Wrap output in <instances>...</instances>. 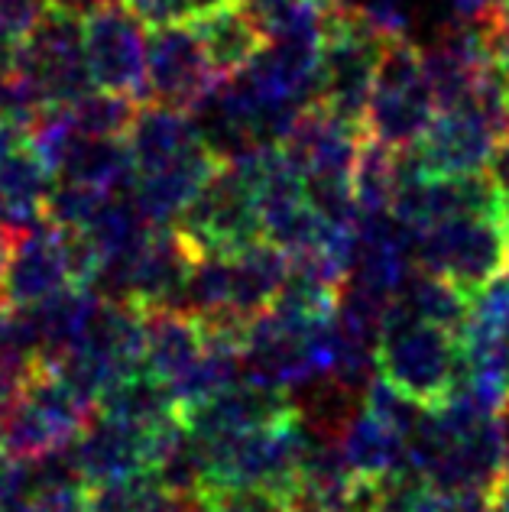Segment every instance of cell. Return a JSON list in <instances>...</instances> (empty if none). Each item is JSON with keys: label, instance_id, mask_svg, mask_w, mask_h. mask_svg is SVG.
<instances>
[{"label": "cell", "instance_id": "30bf717a", "mask_svg": "<svg viewBox=\"0 0 509 512\" xmlns=\"http://www.w3.org/2000/svg\"><path fill=\"white\" fill-rule=\"evenodd\" d=\"M503 127L474 101L441 107L409 150L422 175H477L487 172Z\"/></svg>", "mask_w": 509, "mask_h": 512}, {"label": "cell", "instance_id": "d6a6232c", "mask_svg": "<svg viewBox=\"0 0 509 512\" xmlns=\"http://www.w3.org/2000/svg\"><path fill=\"white\" fill-rule=\"evenodd\" d=\"M46 7L49 0H0V33L17 43Z\"/></svg>", "mask_w": 509, "mask_h": 512}, {"label": "cell", "instance_id": "2e32d148", "mask_svg": "<svg viewBox=\"0 0 509 512\" xmlns=\"http://www.w3.org/2000/svg\"><path fill=\"white\" fill-rule=\"evenodd\" d=\"M338 451L347 470L357 480L383 483L393 477H406V438L393 425H386L373 412L360 406L354 415H344L334 431Z\"/></svg>", "mask_w": 509, "mask_h": 512}, {"label": "cell", "instance_id": "5b68a950", "mask_svg": "<svg viewBox=\"0 0 509 512\" xmlns=\"http://www.w3.org/2000/svg\"><path fill=\"white\" fill-rule=\"evenodd\" d=\"M17 69L43 107L72 104L91 88L82 46V13L49 4L13 46Z\"/></svg>", "mask_w": 509, "mask_h": 512}, {"label": "cell", "instance_id": "484cf974", "mask_svg": "<svg viewBox=\"0 0 509 512\" xmlns=\"http://www.w3.org/2000/svg\"><path fill=\"white\" fill-rule=\"evenodd\" d=\"M85 503L91 512H182L189 500L172 496L150 470H140V474L85 487Z\"/></svg>", "mask_w": 509, "mask_h": 512}, {"label": "cell", "instance_id": "cb8c5ba5", "mask_svg": "<svg viewBox=\"0 0 509 512\" xmlns=\"http://www.w3.org/2000/svg\"><path fill=\"white\" fill-rule=\"evenodd\" d=\"M399 175H403V150H393V146L364 133L351 169V195L357 211L360 214L390 211Z\"/></svg>", "mask_w": 509, "mask_h": 512}, {"label": "cell", "instance_id": "8992f818", "mask_svg": "<svg viewBox=\"0 0 509 512\" xmlns=\"http://www.w3.org/2000/svg\"><path fill=\"white\" fill-rule=\"evenodd\" d=\"M415 266L471 295L509 269V240L497 214H454L415 234Z\"/></svg>", "mask_w": 509, "mask_h": 512}, {"label": "cell", "instance_id": "d6986e66", "mask_svg": "<svg viewBox=\"0 0 509 512\" xmlns=\"http://www.w3.org/2000/svg\"><path fill=\"white\" fill-rule=\"evenodd\" d=\"M205 347V334L198 321L176 305L146 308L143 312V360L146 373L159 376L169 389L192 370Z\"/></svg>", "mask_w": 509, "mask_h": 512}, {"label": "cell", "instance_id": "3957f363", "mask_svg": "<svg viewBox=\"0 0 509 512\" xmlns=\"http://www.w3.org/2000/svg\"><path fill=\"white\" fill-rule=\"evenodd\" d=\"M195 256V247L182 237L176 224L150 227L130 253L104 260L98 266L91 289L101 292L104 299L137 305L143 312L146 308L176 305Z\"/></svg>", "mask_w": 509, "mask_h": 512}, {"label": "cell", "instance_id": "603a6c76", "mask_svg": "<svg viewBox=\"0 0 509 512\" xmlns=\"http://www.w3.org/2000/svg\"><path fill=\"white\" fill-rule=\"evenodd\" d=\"M56 179L95 185L101 192H127L133 182V159L124 137H82L65 153Z\"/></svg>", "mask_w": 509, "mask_h": 512}, {"label": "cell", "instance_id": "f35d334b", "mask_svg": "<svg viewBox=\"0 0 509 512\" xmlns=\"http://www.w3.org/2000/svg\"><path fill=\"white\" fill-rule=\"evenodd\" d=\"M490 512H509V480H503L490 496Z\"/></svg>", "mask_w": 509, "mask_h": 512}, {"label": "cell", "instance_id": "4316f807", "mask_svg": "<svg viewBox=\"0 0 509 512\" xmlns=\"http://www.w3.org/2000/svg\"><path fill=\"white\" fill-rule=\"evenodd\" d=\"M140 101L130 94L104 91V88H88L82 98H75L72 104H65L69 111L72 127L82 137H127V130L137 117Z\"/></svg>", "mask_w": 509, "mask_h": 512}, {"label": "cell", "instance_id": "836d02e7", "mask_svg": "<svg viewBox=\"0 0 509 512\" xmlns=\"http://www.w3.org/2000/svg\"><path fill=\"white\" fill-rule=\"evenodd\" d=\"M487 175H490V182L500 188V195H509V130L497 140V146H493Z\"/></svg>", "mask_w": 509, "mask_h": 512}, {"label": "cell", "instance_id": "ab89813d", "mask_svg": "<svg viewBox=\"0 0 509 512\" xmlns=\"http://www.w3.org/2000/svg\"><path fill=\"white\" fill-rule=\"evenodd\" d=\"M13 46H17V43H13L10 36L0 33V69H10V65H13Z\"/></svg>", "mask_w": 509, "mask_h": 512}, {"label": "cell", "instance_id": "9c48e42d", "mask_svg": "<svg viewBox=\"0 0 509 512\" xmlns=\"http://www.w3.org/2000/svg\"><path fill=\"white\" fill-rule=\"evenodd\" d=\"M146 26L127 4H104L82 17V46L91 88L130 94L143 101L146 75Z\"/></svg>", "mask_w": 509, "mask_h": 512}, {"label": "cell", "instance_id": "1f68e13d", "mask_svg": "<svg viewBox=\"0 0 509 512\" xmlns=\"http://www.w3.org/2000/svg\"><path fill=\"white\" fill-rule=\"evenodd\" d=\"M480 30H484L490 59L509 72V0H500V4L480 20Z\"/></svg>", "mask_w": 509, "mask_h": 512}, {"label": "cell", "instance_id": "ba28073f", "mask_svg": "<svg viewBox=\"0 0 509 512\" xmlns=\"http://www.w3.org/2000/svg\"><path fill=\"white\" fill-rule=\"evenodd\" d=\"M221 75L208 62L202 43L189 23L156 26L146 39L143 101L192 111L218 88Z\"/></svg>", "mask_w": 509, "mask_h": 512}, {"label": "cell", "instance_id": "8fae6325", "mask_svg": "<svg viewBox=\"0 0 509 512\" xmlns=\"http://www.w3.org/2000/svg\"><path fill=\"white\" fill-rule=\"evenodd\" d=\"M65 286H75L69 231L43 218L20 234H10V247L0 266V305L23 308L49 299Z\"/></svg>", "mask_w": 509, "mask_h": 512}, {"label": "cell", "instance_id": "7a4b0ae2", "mask_svg": "<svg viewBox=\"0 0 509 512\" xmlns=\"http://www.w3.org/2000/svg\"><path fill=\"white\" fill-rule=\"evenodd\" d=\"M377 373L422 406H438L461 373L458 334L412 318L393 302L377 341Z\"/></svg>", "mask_w": 509, "mask_h": 512}, {"label": "cell", "instance_id": "b9f144b4", "mask_svg": "<svg viewBox=\"0 0 509 512\" xmlns=\"http://www.w3.org/2000/svg\"><path fill=\"white\" fill-rule=\"evenodd\" d=\"M500 419H503V435H506V480H509V402H506Z\"/></svg>", "mask_w": 509, "mask_h": 512}, {"label": "cell", "instance_id": "7c38bea8", "mask_svg": "<svg viewBox=\"0 0 509 512\" xmlns=\"http://www.w3.org/2000/svg\"><path fill=\"white\" fill-rule=\"evenodd\" d=\"M360 140L364 130L312 101L292 117L276 146L302 175V182H351Z\"/></svg>", "mask_w": 509, "mask_h": 512}, {"label": "cell", "instance_id": "e575fe53", "mask_svg": "<svg viewBox=\"0 0 509 512\" xmlns=\"http://www.w3.org/2000/svg\"><path fill=\"white\" fill-rule=\"evenodd\" d=\"M36 512H91L85 503V490H75V493H59V496H49L43 503H33Z\"/></svg>", "mask_w": 509, "mask_h": 512}, {"label": "cell", "instance_id": "7bdbcfd3", "mask_svg": "<svg viewBox=\"0 0 509 512\" xmlns=\"http://www.w3.org/2000/svg\"><path fill=\"white\" fill-rule=\"evenodd\" d=\"M7 247H10V234L0 227V266H4V256H7Z\"/></svg>", "mask_w": 509, "mask_h": 512}, {"label": "cell", "instance_id": "4dcf8cb0", "mask_svg": "<svg viewBox=\"0 0 509 512\" xmlns=\"http://www.w3.org/2000/svg\"><path fill=\"white\" fill-rule=\"evenodd\" d=\"M43 111H46L43 101L36 98L30 82H26L13 65L10 69H0V120H4V124H13L26 133Z\"/></svg>", "mask_w": 509, "mask_h": 512}, {"label": "cell", "instance_id": "d4e9b609", "mask_svg": "<svg viewBox=\"0 0 509 512\" xmlns=\"http://www.w3.org/2000/svg\"><path fill=\"white\" fill-rule=\"evenodd\" d=\"M467 302H471V295L464 289H458L454 282L441 279L435 273H425L419 266L412 269L406 286L396 295V305L403 308L406 315L428 321V325H438L451 334H458L464 328Z\"/></svg>", "mask_w": 509, "mask_h": 512}, {"label": "cell", "instance_id": "7402d4cb", "mask_svg": "<svg viewBox=\"0 0 509 512\" xmlns=\"http://www.w3.org/2000/svg\"><path fill=\"white\" fill-rule=\"evenodd\" d=\"M95 412L111 415V419H120L143 431H156L159 425H166L182 415L172 389L159 380V376L146 373L143 367L130 370L127 376H120L117 383L107 386L95 402Z\"/></svg>", "mask_w": 509, "mask_h": 512}, {"label": "cell", "instance_id": "f546056e", "mask_svg": "<svg viewBox=\"0 0 509 512\" xmlns=\"http://www.w3.org/2000/svg\"><path fill=\"white\" fill-rule=\"evenodd\" d=\"M124 4L146 30H156V26L195 23L198 17L227 4V0H124Z\"/></svg>", "mask_w": 509, "mask_h": 512}, {"label": "cell", "instance_id": "6da1fadb", "mask_svg": "<svg viewBox=\"0 0 509 512\" xmlns=\"http://www.w3.org/2000/svg\"><path fill=\"white\" fill-rule=\"evenodd\" d=\"M308 441L312 431L296 409L279 415L270 425L202 441L205 500L221 493H263L279 503L296 487Z\"/></svg>", "mask_w": 509, "mask_h": 512}, {"label": "cell", "instance_id": "f1b7e54d", "mask_svg": "<svg viewBox=\"0 0 509 512\" xmlns=\"http://www.w3.org/2000/svg\"><path fill=\"white\" fill-rule=\"evenodd\" d=\"M458 334L509 338V269L471 292V302H467V321Z\"/></svg>", "mask_w": 509, "mask_h": 512}, {"label": "cell", "instance_id": "9a60e30c", "mask_svg": "<svg viewBox=\"0 0 509 512\" xmlns=\"http://www.w3.org/2000/svg\"><path fill=\"white\" fill-rule=\"evenodd\" d=\"M289 409H292L289 393L240 376L237 383L224 386L221 393L202 399L198 406L182 409V419L192 428L195 438L211 441V438L240 435V431L270 425Z\"/></svg>", "mask_w": 509, "mask_h": 512}, {"label": "cell", "instance_id": "52a82bcc", "mask_svg": "<svg viewBox=\"0 0 509 512\" xmlns=\"http://www.w3.org/2000/svg\"><path fill=\"white\" fill-rule=\"evenodd\" d=\"M176 227L195 253H234L260 237L257 205L231 163H218L179 214Z\"/></svg>", "mask_w": 509, "mask_h": 512}, {"label": "cell", "instance_id": "44dd1931", "mask_svg": "<svg viewBox=\"0 0 509 512\" xmlns=\"http://www.w3.org/2000/svg\"><path fill=\"white\" fill-rule=\"evenodd\" d=\"M189 26L195 30L208 62L214 65V72L221 78L244 69L266 43L260 20L253 17V10L244 0H227V4L205 13V17H198Z\"/></svg>", "mask_w": 509, "mask_h": 512}, {"label": "cell", "instance_id": "ffe728a7", "mask_svg": "<svg viewBox=\"0 0 509 512\" xmlns=\"http://www.w3.org/2000/svg\"><path fill=\"white\" fill-rule=\"evenodd\" d=\"M227 256V282H231V312L250 325V318L273 305L289 273V256L270 240H250Z\"/></svg>", "mask_w": 509, "mask_h": 512}, {"label": "cell", "instance_id": "83f0119b", "mask_svg": "<svg viewBox=\"0 0 509 512\" xmlns=\"http://www.w3.org/2000/svg\"><path fill=\"white\" fill-rule=\"evenodd\" d=\"M111 192H101L95 185L72 182V179H56L46 195L43 218L49 224L62 227V231H82V227L95 218V211L104 205V198Z\"/></svg>", "mask_w": 509, "mask_h": 512}, {"label": "cell", "instance_id": "e0dca14e", "mask_svg": "<svg viewBox=\"0 0 509 512\" xmlns=\"http://www.w3.org/2000/svg\"><path fill=\"white\" fill-rule=\"evenodd\" d=\"M124 140L133 159V172L163 169L205 150L189 111H176V107L146 104V101L143 107H137V117H133Z\"/></svg>", "mask_w": 509, "mask_h": 512}, {"label": "cell", "instance_id": "74e56055", "mask_svg": "<svg viewBox=\"0 0 509 512\" xmlns=\"http://www.w3.org/2000/svg\"><path fill=\"white\" fill-rule=\"evenodd\" d=\"M0 512H36L26 496H0Z\"/></svg>", "mask_w": 509, "mask_h": 512}, {"label": "cell", "instance_id": "60d3db41", "mask_svg": "<svg viewBox=\"0 0 509 512\" xmlns=\"http://www.w3.org/2000/svg\"><path fill=\"white\" fill-rule=\"evenodd\" d=\"M497 221L503 227V234L509 240V195H500V205H497Z\"/></svg>", "mask_w": 509, "mask_h": 512}, {"label": "cell", "instance_id": "d590c367", "mask_svg": "<svg viewBox=\"0 0 509 512\" xmlns=\"http://www.w3.org/2000/svg\"><path fill=\"white\" fill-rule=\"evenodd\" d=\"M26 140V133L20 127H13V124H4L0 120V159H4L10 150H17V146Z\"/></svg>", "mask_w": 509, "mask_h": 512}, {"label": "cell", "instance_id": "5bb4252c", "mask_svg": "<svg viewBox=\"0 0 509 512\" xmlns=\"http://www.w3.org/2000/svg\"><path fill=\"white\" fill-rule=\"evenodd\" d=\"M72 454L82 474L85 487H95L104 480L130 477L140 470H150L153 461V431L133 428L111 415L95 412L88 425L72 441Z\"/></svg>", "mask_w": 509, "mask_h": 512}, {"label": "cell", "instance_id": "277c9868", "mask_svg": "<svg viewBox=\"0 0 509 512\" xmlns=\"http://www.w3.org/2000/svg\"><path fill=\"white\" fill-rule=\"evenodd\" d=\"M432 117L435 98L425 82L419 46L406 36L386 39L367 98L364 133L393 150H412Z\"/></svg>", "mask_w": 509, "mask_h": 512}, {"label": "cell", "instance_id": "8d00e7d4", "mask_svg": "<svg viewBox=\"0 0 509 512\" xmlns=\"http://www.w3.org/2000/svg\"><path fill=\"white\" fill-rule=\"evenodd\" d=\"M49 4H59L65 10H75V13H85L95 10V7H104V4H124V0H49Z\"/></svg>", "mask_w": 509, "mask_h": 512}, {"label": "cell", "instance_id": "ac0fdd59", "mask_svg": "<svg viewBox=\"0 0 509 512\" xmlns=\"http://www.w3.org/2000/svg\"><path fill=\"white\" fill-rule=\"evenodd\" d=\"M218 163L221 159H214L208 150H202L189 159H182V163L150 169V172H133L127 195L133 201V208L140 211V218L150 227L176 224L185 205L195 198V192L205 185V179Z\"/></svg>", "mask_w": 509, "mask_h": 512}, {"label": "cell", "instance_id": "4fadbf2b", "mask_svg": "<svg viewBox=\"0 0 509 512\" xmlns=\"http://www.w3.org/2000/svg\"><path fill=\"white\" fill-rule=\"evenodd\" d=\"M425 82L432 88L435 111L441 107H458L474 101L480 78L490 69V49L480 23L454 20L441 30L432 43L419 49Z\"/></svg>", "mask_w": 509, "mask_h": 512}]
</instances>
